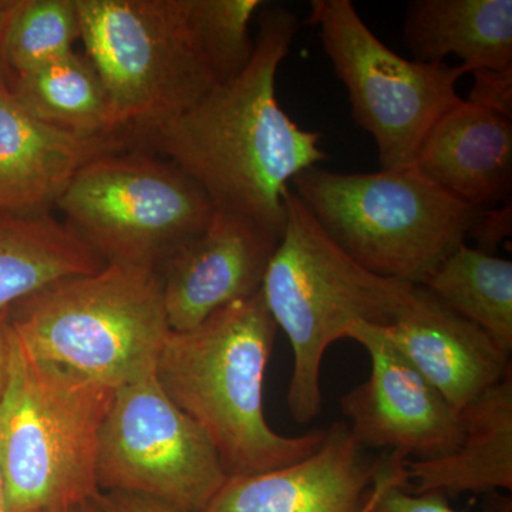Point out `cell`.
Here are the masks:
<instances>
[{
    "label": "cell",
    "mask_w": 512,
    "mask_h": 512,
    "mask_svg": "<svg viewBox=\"0 0 512 512\" xmlns=\"http://www.w3.org/2000/svg\"><path fill=\"white\" fill-rule=\"evenodd\" d=\"M298 30L292 10L264 6L248 66L177 119L136 138V148L177 165L215 208L244 215L279 237L292 178L326 160L322 136L299 127L276 97V74Z\"/></svg>",
    "instance_id": "cell-1"
},
{
    "label": "cell",
    "mask_w": 512,
    "mask_h": 512,
    "mask_svg": "<svg viewBox=\"0 0 512 512\" xmlns=\"http://www.w3.org/2000/svg\"><path fill=\"white\" fill-rule=\"evenodd\" d=\"M276 332L259 291L195 329L170 330L158 356V384L204 431L228 477L295 463L325 439L326 429L289 437L276 433L266 420L265 373Z\"/></svg>",
    "instance_id": "cell-2"
},
{
    "label": "cell",
    "mask_w": 512,
    "mask_h": 512,
    "mask_svg": "<svg viewBox=\"0 0 512 512\" xmlns=\"http://www.w3.org/2000/svg\"><path fill=\"white\" fill-rule=\"evenodd\" d=\"M286 220L262 296L292 346L288 409L298 423L322 410L320 370L330 345L357 323L389 326L416 285L367 271L320 228L301 198L284 192Z\"/></svg>",
    "instance_id": "cell-3"
},
{
    "label": "cell",
    "mask_w": 512,
    "mask_h": 512,
    "mask_svg": "<svg viewBox=\"0 0 512 512\" xmlns=\"http://www.w3.org/2000/svg\"><path fill=\"white\" fill-rule=\"evenodd\" d=\"M9 323L40 362L113 390L156 373L171 330L157 271L114 264L23 299Z\"/></svg>",
    "instance_id": "cell-4"
},
{
    "label": "cell",
    "mask_w": 512,
    "mask_h": 512,
    "mask_svg": "<svg viewBox=\"0 0 512 512\" xmlns=\"http://www.w3.org/2000/svg\"><path fill=\"white\" fill-rule=\"evenodd\" d=\"M10 343L0 402V473L9 512L90 503L100 493V431L116 390L40 362L13 330Z\"/></svg>",
    "instance_id": "cell-5"
},
{
    "label": "cell",
    "mask_w": 512,
    "mask_h": 512,
    "mask_svg": "<svg viewBox=\"0 0 512 512\" xmlns=\"http://www.w3.org/2000/svg\"><path fill=\"white\" fill-rule=\"evenodd\" d=\"M291 184L320 228L357 264L412 285H423L466 244L481 211L414 167L342 174L313 165Z\"/></svg>",
    "instance_id": "cell-6"
},
{
    "label": "cell",
    "mask_w": 512,
    "mask_h": 512,
    "mask_svg": "<svg viewBox=\"0 0 512 512\" xmlns=\"http://www.w3.org/2000/svg\"><path fill=\"white\" fill-rule=\"evenodd\" d=\"M86 56L133 136L177 119L217 86L190 0H77Z\"/></svg>",
    "instance_id": "cell-7"
},
{
    "label": "cell",
    "mask_w": 512,
    "mask_h": 512,
    "mask_svg": "<svg viewBox=\"0 0 512 512\" xmlns=\"http://www.w3.org/2000/svg\"><path fill=\"white\" fill-rule=\"evenodd\" d=\"M55 207L106 264L153 271L197 238L215 212L177 165L138 148L83 165Z\"/></svg>",
    "instance_id": "cell-8"
},
{
    "label": "cell",
    "mask_w": 512,
    "mask_h": 512,
    "mask_svg": "<svg viewBox=\"0 0 512 512\" xmlns=\"http://www.w3.org/2000/svg\"><path fill=\"white\" fill-rule=\"evenodd\" d=\"M308 23L349 93L353 120L375 140L382 171L413 167L424 138L451 107L463 64L424 63L394 53L350 0H313Z\"/></svg>",
    "instance_id": "cell-9"
},
{
    "label": "cell",
    "mask_w": 512,
    "mask_h": 512,
    "mask_svg": "<svg viewBox=\"0 0 512 512\" xmlns=\"http://www.w3.org/2000/svg\"><path fill=\"white\" fill-rule=\"evenodd\" d=\"M227 478L211 441L171 402L156 373L116 390L100 431V491L204 512Z\"/></svg>",
    "instance_id": "cell-10"
},
{
    "label": "cell",
    "mask_w": 512,
    "mask_h": 512,
    "mask_svg": "<svg viewBox=\"0 0 512 512\" xmlns=\"http://www.w3.org/2000/svg\"><path fill=\"white\" fill-rule=\"evenodd\" d=\"M346 338L360 343L372 362L369 379L340 399L353 439L366 450L409 460L456 450L463 437L461 413L396 349L383 326L357 323Z\"/></svg>",
    "instance_id": "cell-11"
},
{
    "label": "cell",
    "mask_w": 512,
    "mask_h": 512,
    "mask_svg": "<svg viewBox=\"0 0 512 512\" xmlns=\"http://www.w3.org/2000/svg\"><path fill=\"white\" fill-rule=\"evenodd\" d=\"M279 235L215 208L210 224L158 269L168 326L187 332L262 288Z\"/></svg>",
    "instance_id": "cell-12"
},
{
    "label": "cell",
    "mask_w": 512,
    "mask_h": 512,
    "mask_svg": "<svg viewBox=\"0 0 512 512\" xmlns=\"http://www.w3.org/2000/svg\"><path fill=\"white\" fill-rule=\"evenodd\" d=\"M367 451L345 421H336L318 450L302 460L228 477L204 512H359L384 460Z\"/></svg>",
    "instance_id": "cell-13"
},
{
    "label": "cell",
    "mask_w": 512,
    "mask_h": 512,
    "mask_svg": "<svg viewBox=\"0 0 512 512\" xmlns=\"http://www.w3.org/2000/svg\"><path fill=\"white\" fill-rule=\"evenodd\" d=\"M383 328L396 349L458 412L512 372L510 350L424 286H414L402 312Z\"/></svg>",
    "instance_id": "cell-14"
},
{
    "label": "cell",
    "mask_w": 512,
    "mask_h": 512,
    "mask_svg": "<svg viewBox=\"0 0 512 512\" xmlns=\"http://www.w3.org/2000/svg\"><path fill=\"white\" fill-rule=\"evenodd\" d=\"M130 148V134L87 137L49 126L0 90V212L49 211L83 165Z\"/></svg>",
    "instance_id": "cell-15"
},
{
    "label": "cell",
    "mask_w": 512,
    "mask_h": 512,
    "mask_svg": "<svg viewBox=\"0 0 512 512\" xmlns=\"http://www.w3.org/2000/svg\"><path fill=\"white\" fill-rule=\"evenodd\" d=\"M413 167L481 210L511 200L512 120L461 99L431 127Z\"/></svg>",
    "instance_id": "cell-16"
},
{
    "label": "cell",
    "mask_w": 512,
    "mask_h": 512,
    "mask_svg": "<svg viewBox=\"0 0 512 512\" xmlns=\"http://www.w3.org/2000/svg\"><path fill=\"white\" fill-rule=\"evenodd\" d=\"M456 450L433 460L404 461L407 490L456 495L512 490V372L461 410Z\"/></svg>",
    "instance_id": "cell-17"
},
{
    "label": "cell",
    "mask_w": 512,
    "mask_h": 512,
    "mask_svg": "<svg viewBox=\"0 0 512 512\" xmlns=\"http://www.w3.org/2000/svg\"><path fill=\"white\" fill-rule=\"evenodd\" d=\"M403 39L419 62L454 55L468 70L512 66V0H413Z\"/></svg>",
    "instance_id": "cell-18"
},
{
    "label": "cell",
    "mask_w": 512,
    "mask_h": 512,
    "mask_svg": "<svg viewBox=\"0 0 512 512\" xmlns=\"http://www.w3.org/2000/svg\"><path fill=\"white\" fill-rule=\"evenodd\" d=\"M106 262L50 211L0 212V313Z\"/></svg>",
    "instance_id": "cell-19"
},
{
    "label": "cell",
    "mask_w": 512,
    "mask_h": 512,
    "mask_svg": "<svg viewBox=\"0 0 512 512\" xmlns=\"http://www.w3.org/2000/svg\"><path fill=\"white\" fill-rule=\"evenodd\" d=\"M10 93L36 119L67 133L130 134L117 123L103 80L86 55L72 52L13 77Z\"/></svg>",
    "instance_id": "cell-20"
},
{
    "label": "cell",
    "mask_w": 512,
    "mask_h": 512,
    "mask_svg": "<svg viewBox=\"0 0 512 512\" xmlns=\"http://www.w3.org/2000/svg\"><path fill=\"white\" fill-rule=\"evenodd\" d=\"M451 311L476 323L512 352V262L460 245L424 281Z\"/></svg>",
    "instance_id": "cell-21"
},
{
    "label": "cell",
    "mask_w": 512,
    "mask_h": 512,
    "mask_svg": "<svg viewBox=\"0 0 512 512\" xmlns=\"http://www.w3.org/2000/svg\"><path fill=\"white\" fill-rule=\"evenodd\" d=\"M82 39L77 0H12L5 32L12 79L74 52Z\"/></svg>",
    "instance_id": "cell-22"
},
{
    "label": "cell",
    "mask_w": 512,
    "mask_h": 512,
    "mask_svg": "<svg viewBox=\"0 0 512 512\" xmlns=\"http://www.w3.org/2000/svg\"><path fill=\"white\" fill-rule=\"evenodd\" d=\"M261 0H190V20L217 83L237 77L254 55L249 22Z\"/></svg>",
    "instance_id": "cell-23"
},
{
    "label": "cell",
    "mask_w": 512,
    "mask_h": 512,
    "mask_svg": "<svg viewBox=\"0 0 512 512\" xmlns=\"http://www.w3.org/2000/svg\"><path fill=\"white\" fill-rule=\"evenodd\" d=\"M406 460L402 454H384L383 466L376 477V500L369 512H461L451 507L443 491L407 490Z\"/></svg>",
    "instance_id": "cell-24"
},
{
    "label": "cell",
    "mask_w": 512,
    "mask_h": 512,
    "mask_svg": "<svg viewBox=\"0 0 512 512\" xmlns=\"http://www.w3.org/2000/svg\"><path fill=\"white\" fill-rule=\"evenodd\" d=\"M473 74L468 103L512 120V66L508 69H480Z\"/></svg>",
    "instance_id": "cell-25"
},
{
    "label": "cell",
    "mask_w": 512,
    "mask_h": 512,
    "mask_svg": "<svg viewBox=\"0 0 512 512\" xmlns=\"http://www.w3.org/2000/svg\"><path fill=\"white\" fill-rule=\"evenodd\" d=\"M512 232V202L505 201L503 207L478 212L470 225L467 237H473L477 249L485 254L495 255L501 242Z\"/></svg>",
    "instance_id": "cell-26"
},
{
    "label": "cell",
    "mask_w": 512,
    "mask_h": 512,
    "mask_svg": "<svg viewBox=\"0 0 512 512\" xmlns=\"http://www.w3.org/2000/svg\"><path fill=\"white\" fill-rule=\"evenodd\" d=\"M99 512H183L144 495L100 491L93 500Z\"/></svg>",
    "instance_id": "cell-27"
},
{
    "label": "cell",
    "mask_w": 512,
    "mask_h": 512,
    "mask_svg": "<svg viewBox=\"0 0 512 512\" xmlns=\"http://www.w3.org/2000/svg\"><path fill=\"white\" fill-rule=\"evenodd\" d=\"M9 312L0 313V402L8 386L10 369V352H12V343H10Z\"/></svg>",
    "instance_id": "cell-28"
},
{
    "label": "cell",
    "mask_w": 512,
    "mask_h": 512,
    "mask_svg": "<svg viewBox=\"0 0 512 512\" xmlns=\"http://www.w3.org/2000/svg\"><path fill=\"white\" fill-rule=\"evenodd\" d=\"M10 3L12 0H0V90L10 89V82H12V73H10L5 55V32Z\"/></svg>",
    "instance_id": "cell-29"
},
{
    "label": "cell",
    "mask_w": 512,
    "mask_h": 512,
    "mask_svg": "<svg viewBox=\"0 0 512 512\" xmlns=\"http://www.w3.org/2000/svg\"><path fill=\"white\" fill-rule=\"evenodd\" d=\"M84 505H57V507L42 508L33 512H84Z\"/></svg>",
    "instance_id": "cell-30"
},
{
    "label": "cell",
    "mask_w": 512,
    "mask_h": 512,
    "mask_svg": "<svg viewBox=\"0 0 512 512\" xmlns=\"http://www.w3.org/2000/svg\"><path fill=\"white\" fill-rule=\"evenodd\" d=\"M0 512H9L8 497H6L5 483H3L2 473H0Z\"/></svg>",
    "instance_id": "cell-31"
},
{
    "label": "cell",
    "mask_w": 512,
    "mask_h": 512,
    "mask_svg": "<svg viewBox=\"0 0 512 512\" xmlns=\"http://www.w3.org/2000/svg\"><path fill=\"white\" fill-rule=\"evenodd\" d=\"M376 495H377V485H376V480H375V484H373L372 491H370L369 497H367L365 505H363L362 510H360L359 512H369L370 508H372L373 503H375Z\"/></svg>",
    "instance_id": "cell-32"
},
{
    "label": "cell",
    "mask_w": 512,
    "mask_h": 512,
    "mask_svg": "<svg viewBox=\"0 0 512 512\" xmlns=\"http://www.w3.org/2000/svg\"><path fill=\"white\" fill-rule=\"evenodd\" d=\"M84 512H99L97 511L96 505H94L93 501L84 505Z\"/></svg>",
    "instance_id": "cell-33"
}]
</instances>
